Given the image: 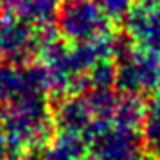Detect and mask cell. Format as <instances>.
Instances as JSON below:
<instances>
[{"mask_svg":"<svg viewBox=\"0 0 160 160\" xmlns=\"http://www.w3.org/2000/svg\"><path fill=\"white\" fill-rule=\"evenodd\" d=\"M0 122L8 133L9 144L32 151L51 140L54 117L45 95H27L8 102Z\"/></svg>","mask_w":160,"mask_h":160,"instance_id":"obj_1","label":"cell"},{"mask_svg":"<svg viewBox=\"0 0 160 160\" xmlns=\"http://www.w3.org/2000/svg\"><path fill=\"white\" fill-rule=\"evenodd\" d=\"M56 20L58 34L67 43H90L115 36V23L97 0H65Z\"/></svg>","mask_w":160,"mask_h":160,"instance_id":"obj_2","label":"cell"},{"mask_svg":"<svg viewBox=\"0 0 160 160\" xmlns=\"http://www.w3.org/2000/svg\"><path fill=\"white\" fill-rule=\"evenodd\" d=\"M115 87L121 94L142 95L155 92L160 83V58L119 40L115 54Z\"/></svg>","mask_w":160,"mask_h":160,"instance_id":"obj_3","label":"cell"},{"mask_svg":"<svg viewBox=\"0 0 160 160\" xmlns=\"http://www.w3.org/2000/svg\"><path fill=\"white\" fill-rule=\"evenodd\" d=\"M90 160H137L142 155V133L113 122H95L87 135Z\"/></svg>","mask_w":160,"mask_h":160,"instance_id":"obj_4","label":"cell"},{"mask_svg":"<svg viewBox=\"0 0 160 160\" xmlns=\"http://www.w3.org/2000/svg\"><path fill=\"white\" fill-rule=\"evenodd\" d=\"M131 45L160 58V0H137L124 18Z\"/></svg>","mask_w":160,"mask_h":160,"instance_id":"obj_5","label":"cell"},{"mask_svg":"<svg viewBox=\"0 0 160 160\" xmlns=\"http://www.w3.org/2000/svg\"><path fill=\"white\" fill-rule=\"evenodd\" d=\"M52 117H54V126L59 131L78 133L83 137L95 124L94 112L90 108V102H88L85 92L63 95L58 106L52 112Z\"/></svg>","mask_w":160,"mask_h":160,"instance_id":"obj_6","label":"cell"},{"mask_svg":"<svg viewBox=\"0 0 160 160\" xmlns=\"http://www.w3.org/2000/svg\"><path fill=\"white\" fill-rule=\"evenodd\" d=\"M32 160H83L85 153H88L87 138L78 133L59 131L54 138H51L43 148L32 149Z\"/></svg>","mask_w":160,"mask_h":160,"instance_id":"obj_7","label":"cell"},{"mask_svg":"<svg viewBox=\"0 0 160 160\" xmlns=\"http://www.w3.org/2000/svg\"><path fill=\"white\" fill-rule=\"evenodd\" d=\"M146 112H148V102L144 101L142 95H131L119 92L115 112H113V117L110 122L140 133L146 119Z\"/></svg>","mask_w":160,"mask_h":160,"instance_id":"obj_8","label":"cell"},{"mask_svg":"<svg viewBox=\"0 0 160 160\" xmlns=\"http://www.w3.org/2000/svg\"><path fill=\"white\" fill-rule=\"evenodd\" d=\"M15 9L18 18L34 27L51 25L59 15L63 0H15Z\"/></svg>","mask_w":160,"mask_h":160,"instance_id":"obj_9","label":"cell"},{"mask_svg":"<svg viewBox=\"0 0 160 160\" xmlns=\"http://www.w3.org/2000/svg\"><path fill=\"white\" fill-rule=\"evenodd\" d=\"M140 133H142V144L146 151L160 157V102L155 99L148 104Z\"/></svg>","mask_w":160,"mask_h":160,"instance_id":"obj_10","label":"cell"},{"mask_svg":"<svg viewBox=\"0 0 160 160\" xmlns=\"http://www.w3.org/2000/svg\"><path fill=\"white\" fill-rule=\"evenodd\" d=\"M135 2L137 0H97V4L101 6V9L108 15V18L113 23L124 22L126 15L131 11Z\"/></svg>","mask_w":160,"mask_h":160,"instance_id":"obj_11","label":"cell"},{"mask_svg":"<svg viewBox=\"0 0 160 160\" xmlns=\"http://www.w3.org/2000/svg\"><path fill=\"white\" fill-rule=\"evenodd\" d=\"M8 148H9V138H8V133L4 130V126L0 122V160H4L6 153H8Z\"/></svg>","mask_w":160,"mask_h":160,"instance_id":"obj_12","label":"cell"},{"mask_svg":"<svg viewBox=\"0 0 160 160\" xmlns=\"http://www.w3.org/2000/svg\"><path fill=\"white\" fill-rule=\"evenodd\" d=\"M137 160H160V157H157V155H151V153H142L140 157H138Z\"/></svg>","mask_w":160,"mask_h":160,"instance_id":"obj_13","label":"cell"},{"mask_svg":"<svg viewBox=\"0 0 160 160\" xmlns=\"http://www.w3.org/2000/svg\"><path fill=\"white\" fill-rule=\"evenodd\" d=\"M153 99L160 102V83H158V87L155 88V92H153Z\"/></svg>","mask_w":160,"mask_h":160,"instance_id":"obj_14","label":"cell"},{"mask_svg":"<svg viewBox=\"0 0 160 160\" xmlns=\"http://www.w3.org/2000/svg\"><path fill=\"white\" fill-rule=\"evenodd\" d=\"M15 0H0V8H8V6H13Z\"/></svg>","mask_w":160,"mask_h":160,"instance_id":"obj_15","label":"cell"},{"mask_svg":"<svg viewBox=\"0 0 160 160\" xmlns=\"http://www.w3.org/2000/svg\"><path fill=\"white\" fill-rule=\"evenodd\" d=\"M83 160H90V158H83Z\"/></svg>","mask_w":160,"mask_h":160,"instance_id":"obj_16","label":"cell"}]
</instances>
